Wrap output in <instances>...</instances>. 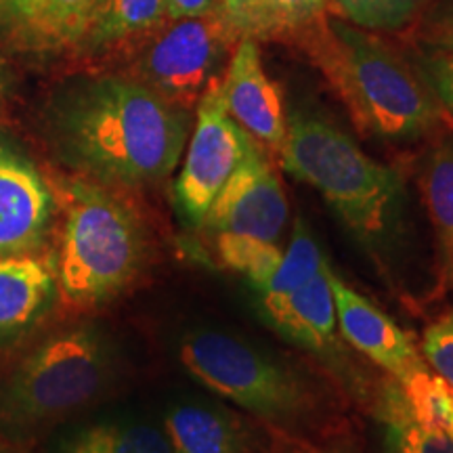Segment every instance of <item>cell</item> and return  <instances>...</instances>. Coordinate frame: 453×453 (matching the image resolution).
<instances>
[{
    "label": "cell",
    "mask_w": 453,
    "mask_h": 453,
    "mask_svg": "<svg viewBox=\"0 0 453 453\" xmlns=\"http://www.w3.org/2000/svg\"><path fill=\"white\" fill-rule=\"evenodd\" d=\"M189 127V111L122 72L67 78L44 110L57 160L81 177L130 189L174 173Z\"/></svg>",
    "instance_id": "obj_1"
},
{
    "label": "cell",
    "mask_w": 453,
    "mask_h": 453,
    "mask_svg": "<svg viewBox=\"0 0 453 453\" xmlns=\"http://www.w3.org/2000/svg\"><path fill=\"white\" fill-rule=\"evenodd\" d=\"M367 137L410 143L433 133L443 107L384 38L340 13H326L294 41Z\"/></svg>",
    "instance_id": "obj_2"
},
{
    "label": "cell",
    "mask_w": 453,
    "mask_h": 453,
    "mask_svg": "<svg viewBox=\"0 0 453 453\" xmlns=\"http://www.w3.org/2000/svg\"><path fill=\"white\" fill-rule=\"evenodd\" d=\"M277 154L281 166L313 187L367 250H390L399 242L405 229L403 179L332 120L294 110Z\"/></svg>",
    "instance_id": "obj_3"
},
{
    "label": "cell",
    "mask_w": 453,
    "mask_h": 453,
    "mask_svg": "<svg viewBox=\"0 0 453 453\" xmlns=\"http://www.w3.org/2000/svg\"><path fill=\"white\" fill-rule=\"evenodd\" d=\"M47 180L64 219L53 258L57 290L78 307L116 298L145 265L147 237L137 212L116 187L81 174Z\"/></svg>",
    "instance_id": "obj_4"
},
{
    "label": "cell",
    "mask_w": 453,
    "mask_h": 453,
    "mask_svg": "<svg viewBox=\"0 0 453 453\" xmlns=\"http://www.w3.org/2000/svg\"><path fill=\"white\" fill-rule=\"evenodd\" d=\"M116 372V353L97 326L55 332L15 367L0 388V428L32 433L76 411L104 393Z\"/></svg>",
    "instance_id": "obj_5"
},
{
    "label": "cell",
    "mask_w": 453,
    "mask_h": 453,
    "mask_svg": "<svg viewBox=\"0 0 453 453\" xmlns=\"http://www.w3.org/2000/svg\"><path fill=\"white\" fill-rule=\"evenodd\" d=\"M179 359L208 390L273 426H300L317 413L315 390L296 367L234 334H187Z\"/></svg>",
    "instance_id": "obj_6"
},
{
    "label": "cell",
    "mask_w": 453,
    "mask_h": 453,
    "mask_svg": "<svg viewBox=\"0 0 453 453\" xmlns=\"http://www.w3.org/2000/svg\"><path fill=\"white\" fill-rule=\"evenodd\" d=\"M240 41L223 11L170 19L124 65L122 73L145 84L170 105L191 111L208 88L223 82Z\"/></svg>",
    "instance_id": "obj_7"
},
{
    "label": "cell",
    "mask_w": 453,
    "mask_h": 453,
    "mask_svg": "<svg viewBox=\"0 0 453 453\" xmlns=\"http://www.w3.org/2000/svg\"><path fill=\"white\" fill-rule=\"evenodd\" d=\"M196 107L194 134L174 183V206L189 229H200L214 197L258 145L229 116L220 84L208 88Z\"/></svg>",
    "instance_id": "obj_8"
},
{
    "label": "cell",
    "mask_w": 453,
    "mask_h": 453,
    "mask_svg": "<svg viewBox=\"0 0 453 453\" xmlns=\"http://www.w3.org/2000/svg\"><path fill=\"white\" fill-rule=\"evenodd\" d=\"M288 217L290 206L281 180L258 143L214 197L200 229L277 243Z\"/></svg>",
    "instance_id": "obj_9"
},
{
    "label": "cell",
    "mask_w": 453,
    "mask_h": 453,
    "mask_svg": "<svg viewBox=\"0 0 453 453\" xmlns=\"http://www.w3.org/2000/svg\"><path fill=\"white\" fill-rule=\"evenodd\" d=\"M104 0H0V47L34 64H65Z\"/></svg>",
    "instance_id": "obj_10"
},
{
    "label": "cell",
    "mask_w": 453,
    "mask_h": 453,
    "mask_svg": "<svg viewBox=\"0 0 453 453\" xmlns=\"http://www.w3.org/2000/svg\"><path fill=\"white\" fill-rule=\"evenodd\" d=\"M327 267L298 290L275 296H257L260 319L294 347L307 350L344 380L355 378L349 355L344 353L338 338L336 307H334L332 286L327 280Z\"/></svg>",
    "instance_id": "obj_11"
},
{
    "label": "cell",
    "mask_w": 453,
    "mask_h": 453,
    "mask_svg": "<svg viewBox=\"0 0 453 453\" xmlns=\"http://www.w3.org/2000/svg\"><path fill=\"white\" fill-rule=\"evenodd\" d=\"M327 280L332 286L338 330L350 347L382 367L396 382L410 380L413 373L428 365L411 338L382 309L340 280L332 267H327Z\"/></svg>",
    "instance_id": "obj_12"
},
{
    "label": "cell",
    "mask_w": 453,
    "mask_h": 453,
    "mask_svg": "<svg viewBox=\"0 0 453 453\" xmlns=\"http://www.w3.org/2000/svg\"><path fill=\"white\" fill-rule=\"evenodd\" d=\"M55 196L47 177L0 139V257L41 248L53 223Z\"/></svg>",
    "instance_id": "obj_13"
},
{
    "label": "cell",
    "mask_w": 453,
    "mask_h": 453,
    "mask_svg": "<svg viewBox=\"0 0 453 453\" xmlns=\"http://www.w3.org/2000/svg\"><path fill=\"white\" fill-rule=\"evenodd\" d=\"M220 95L229 116L257 143L280 151L288 118L280 88L265 72L257 41L242 38L237 44L220 82Z\"/></svg>",
    "instance_id": "obj_14"
},
{
    "label": "cell",
    "mask_w": 453,
    "mask_h": 453,
    "mask_svg": "<svg viewBox=\"0 0 453 453\" xmlns=\"http://www.w3.org/2000/svg\"><path fill=\"white\" fill-rule=\"evenodd\" d=\"M170 21L166 0H104L67 65H127Z\"/></svg>",
    "instance_id": "obj_15"
},
{
    "label": "cell",
    "mask_w": 453,
    "mask_h": 453,
    "mask_svg": "<svg viewBox=\"0 0 453 453\" xmlns=\"http://www.w3.org/2000/svg\"><path fill=\"white\" fill-rule=\"evenodd\" d=\"M57 292L53 260L30 252L0 257V349L30 332Z\"/></svg>",
    "instance_id": "obj_16"
},
{
    "label": "cell",
    "mask_w": 453,
    "mask_h": 453,
    "mask_svg": "<svg viewBox=\"0 0 453 453\" xmlns=\"http://www.w3.org/2000/svg\"><path fill=\"white\" fill-rule=\"evenodd\" d=\"M240 38L257 42H294L313 21L334 13V0H220Z\"/></svg>",
    "instance_id": "obj_17"
},
{
    "label": "cell",
    "mask_w": 453,
    "mask_h": 453,
    "mask_svg": "<svg viewBox=\"0 0 453 453\" xmlns=\"http://www.w3.org/2000/svg\"><path fill=\"white\" fill-rule=\"evenodd\" d=\"M174 453H246L248 434L229 411L200 403L170 407L164 420Z\"/></svg>",
    "instance_id": "obj_18"
},
{
    "label": "cell",
    "mask_w": 453,
    "mask_h": 453,
    "mask_svg": "<svg viewBox=\"0 0 453 453\" xmlns=\"http://www.w3.org/2000/svg\"><path fill=\"white\" fill-rule=\"evenodd\" d=\"M376 418L380 453H453V422L426 420L413 413L393 378L378 395Z\"/></svg>",
    "instance_id": "obj_19"
},
{
    "label": "cell",
    "mask_w": 453,
    "mask_h": 453,
    "mask_svg": "<svg viewBox=\"0 0 453 453\" xmlns=\"http://www.w3.org/2000/svg\"><path fill=\"white\" fill-rule=\"evenodd\" d=\"M55 453H174L166 430L143 420H101L61 437Z\"/></svg>",
    "instance_id": "obj_20"
},
{
    "label": "cell",
    "mask_w": 453,
    "mask_h": 453,
    "mask_svg": "<svg viewBox=\"0 0 453 453\" xmlns=\"http://www.w3.org/2000/svg\"><path fill=\"white\" fill-rule=\"evenodd\" d=\"M422 191L441 246L445 273L453 281V137L430 150L422 168Z\"/></svg>",
    "instance_id": "obj_21"
},
{
    "label": "cell",
    "mask_w": 453,
    "mask_h": 453,
    "mask_svg": "<svg viewBox=\"0 0 453 453\" xmlns=\"http://www.w3.org/2000/svg\"><path fill=\"white\" fill-rule=\"evenodd\" d=\"M326 263L327 260L324 258V252H321L309 223L304 219H296L290 248H288V252H283L280 267L275 269L271 280L257 290V296H275V294L298 290L300 286L313 280L317 273H321Z\"/></svg>",
    "instance_id": "obj_22"
},
{
    "label": "cell",
    "mask_w": 453,
    "mask_h": 453,
    "mask_svg": "<svg viewBox=\"0 0 453 453\" xmlns=\"http://www.w3.org/2000/svg\"><path fill=\"white\" fill-rule=\"evenodd\" d=\"M214 246H217V257L223 267L235 271L246 277L254 288L260 290L280 267L283 252L273 242L254 240V237L219 234L214 235Z\"/></svg>",
    "instance_id": "obj_23"
},
{
    "label": "cell",
    "mask_w": 453,
    "mask_h": 453,
    "mask_svg": "<svg viewBox=\"0 0 453 453\" xmlns=\"http://www.w3.org/2000/svg\"><path fill=\"white\" fill-rule=\"evenodd\" d=\"M338 13L372 32H393L416 24L437 0H334Z\"/></svg>",
    "instance_id": "obj_24"
},
{
    "label": "cell",
    "mask_w": 453,
    "mask_h": 453,
    "mask_svg": "<svg viewBox=\"0 0 453 453\" xmlns=\"http://www.w3.org/2000/svg\"><path fill=\"white\" fill-rule=\"evenodd\" d=\"M411 38L422 50L453 53V0H437L411 24Z\"/></svg>",
    "instance_id": "obj_25"
},
{
    "label": "cell",
    "mask_w": 453,
    "mask_h": 453,
    "mask_svg": "<svg viewBox=\"0 0 453 453\" xmlns=\"http://www.w3.org/2000/svg\"><path fill=\"white\" fill-rule=\"evenodd\" d=\"M422 357L453 395V311L424 332Z\"/></svg>",
    "instance_id": "obj_26"
},
{
    "label": "cell",
    "mask_w": 453,
    "mask_h": 453,
    "mask_svg": "<svg viewBox=\"0 0 453 453\" xmlns=\"http://www.w3.org/2000/svg\"><path fill=\"white\" fill-rule=\"evenodd\" d=\"M413 67L441 107L453 113V53L418 49Z\"/></svg>",
    "instance_id": "obj_27"
},
{
    "label": "cell",
    "mask_w": 453,
    "mask_h": 453,
    "mask_svg": "<svg viewBox=\"0 0 453 453\" xmlns=\"http://www.w3.org/2000/svg\"><path fill=\"white\" fill-rule=\"evenodd\" d=\"M166 9L170 19H180L220 11V0H166Z\"/></svg>",
    "instance_id": "obj_28"
},
{
    "label": "cell",
    "mask_w": 453,
    "mask_h": 453,
    "mask_svg": "<svg viewBox=\"0 0 453 453\" xmlns=\"http://www.w3.org/2000/svg\"><path fill=\"white\" fill-rule=\"evenodd\" d=\"M4 90H7V72H4L3 59H0V105H3V99H4Z\"/></svg>",
    "instance_id": "obj_29"
}]
</instances>
